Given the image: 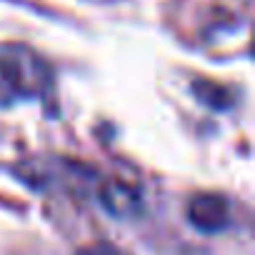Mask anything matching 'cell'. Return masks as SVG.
Here are the masks:
<instances>
[{"mask_svg":"<svg viewBox=\"0 0 255 255\" xmlns=\"http://www.w3.org/2000/svg\"><path fill=\"white\" fill-rule=\"evenodd\" d=\"M190 223L203 233H215L228 225V203L220 195H195L188 205Z\"/></svg>","mask_w":255,"mask_h":255,"instance_id":"obj_2","label":"cell"},{"mask_svg":"<svg viewBox=\"0 0 255 255\" xmlns=\"http://www.w3.org/2000/svg\"><path fill=\"white\" fill-rule=\"evenodd\" d=\"M80 255H118V253L113 248H108V245H95V248H90V250H85Z\"/></svg>","mask_w":255,"mask_h":255,"instance_id":"obj_4","label":"cell"},{"mask_svg":"<svg viewBox=\"0 0 255 255\" xmlns=\"http://www.w3.org/2000/svg\"><path fill=\"white\" fill-rule=\"evenodd\" d=\"M48 63L25 45H0V88L13 98H40L50 90Z\"/></svg>","mask_w":255,"mask_h":255,"instance_id":"obj_1","label":"cell"},{"mask_svg":"<svg viewBox=\"0 0 255 255\" xmlns=\"http://www.w3.org/2000/svg\"><path fill=\"white\" fill-rule=\"evenodd\" d=\"M100 203L113 215H128V213H133L135 205H138V193L133 188H128L125 183H120V180H113V183H105L103 185Z\"/></svg>","mask_w":255,"mask_h":255,"instance_id":"obj_3","label":"cell"}]
</instances>
